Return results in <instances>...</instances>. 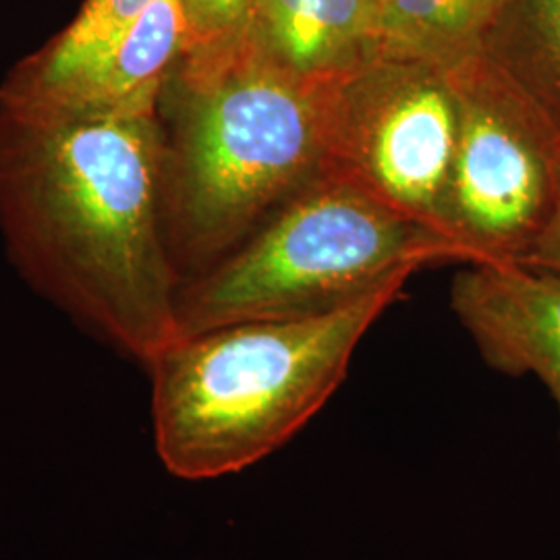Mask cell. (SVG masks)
Listing matches in <instances>:
<instances>
[{
	"mask_svg": "<svg viewBox=\"0 0 560 560\" xmlns=\"http://www.w3.org/2000/svg\"><path fill=\"white\" fill-rule=\"evenodd\" d=\"M159 113L0 101V233L21 277L143 368L179 337Z\"/></svg>",
	"mask_w": 560,
	"mask_h": 560,
	"instance_id": "6da1fadb",
	"label": "cell"
},
{
	"mask_svg": "<svg viewBox=\"0 0 560 560\" xmlns=\"http://www.w3.org/2000/svg\"><path fill=\"white\" fill-rule=\"evenodd\" d=\"M339 80L282 67L249 27L185 52L159 104L164 231L183 280L235 252L320 175Z\"/></svg>",
	"mask_w": 560,
	"mask_h": 560,
	"instance_id": "7a4b0ae2",
	"label": "cell"
},
{
	"mask_svg": "<svg viewBox=\"0 0 560 560\" xmlns=\"http://www.w3.org/2000/svg\"><path fill=\"white\" fill-rule=\"evenodd\" d=\"M411 277L397 275L330 312L171 340L145 365L162 467L179 480H219L287 446L339 390L361 339Z\"/></svg>",
	"mask_w": 560,
	"mask_h": 560,
	"instance_id": "3957f363",
	"label": "cell"
},
{
	"mask_svg": "<svg viewBox=\"0 0 560 560\" xmlns=\"http://www.w3.org/2000/svg\"><path fill=\"white\" fill-rule=\"evenodd\" d=\"M446 261L474 256L355 180L322 171L235 252L180 284L179 337L330 312L397 275Z\"/></svg>",
	"mask_w": 560,
	"mask_h": 560,
	"instance_id": "277c9868",
	"label": "cell"
},
{
	"mask_svg": "<svg viewBox=\"0 0 560 560\" xmlns=\"http://www.w3.org/2000/svg\"><path fill=\"white\" fill-rule=\"evenodd\" d=\"M457 138L448 62L382 48L337 83L324 171L465 247L451 224Z\"/></svg>",
	"mask_w": 560,
	"mask_h": 560,
	"instance_id": "5b68a950",
	"label": "cell"
},
{
	"mask_svg": "<svg viewBox=\"0 0 560 560\" xmlns=\"http://www.w3.org/2000/svg\"><path fill=\"white\" fill-rule=\"evenodd\" d=\"M448 69L459 104L453 231L476 264H517L559 201L560 129L481 48Z\"/></svg>",
	"mask_w": 560,
	"mask_h": 560,
	"instance_id": "8992f818",
	"label": "cell"
},
{
	"mask_svg": "<svg viewBox=\"0 0 560 560\" xmlns=\"http://www.w3.org/2000/svg\"><path fill=\"white\" fill-rule=\"evenodd\" d=\"M451 307L492 370L544 384L559 411L560 441V270L467 264L451 284Z\"/></svg>",
	"mask_w": 560,
	"mask_h": 560,
	"instance_id": "52a82bcc",
	"label": "cell"
},
{
	"mask_svg": "<svg viewBox=\"0 0 560 560\" xmlns=\"http://www.w3.org/2000/svg\"><path fill=\"white\" fill-rule=\"evenodd\" d=\"M187 50L183 0H154L90 71L38 96L0 101L34 102L80 115L159 113L164 85Z\"/></svg>",
	"mask_w": 560,
	"mask_h": 560,
	"instance_id": "ba28073f",
	"label": "cell"
},
{
	"mask_svg": "<svg viewBox=\"0 0 560 560\" xmlns=\"http://www.w3.org/2000/svg\"><path fill=\"white\" fill-rule=\"evenodd\" d=\"M249 32L282 67L337 80L384 46L381 0H256Z\"/></svg>",
	"mask_w": 560,
	"mask_h": 560,
	"instance_id": "9c48e42d",
	"label": "cell"
},
{
	"mask_svg": "<svg viewBox=\"0 0 560 560\" xmlns=\"http://www.w3.org/2000/svg\"><path fill=\"white\" fill-rule=\"evenodd\" d=\"M154 0H85L52 40L21 60L0 85V98H30L96 67Z\"/></svg>",
	"mask_w": 560,
	"mask_h": 560,
	"instance_id": "30bf717a",
	"label": "cell"
},
{
	"mask_svg": "<svg viewBox=\"0 0 560 560\" xmlns=\"http://www.w3.org/2000/svg\"><path fill=\"white\" fill-rule=\"evenodd\" d=\"M481 50L560 129V0H506Z\"/></svg>",
	"mask_w": 560,
	"mask_h": 560,
	"instance_id": "8fae6325",
	"label": "cell"
},
{
	"mask_svg": "<svg viewBox=\"0 0 560 560\" xmlns=\"http://www.w3.org/2000/svg\"><path fill=\"white\" fill-rule=\"evenodd\" d=\"M506 0H381L386 50L451 62L480 50Z\"/></svg>",
	"mask_w": 560,
	"mask_h": 560,
	"instance_id": "7c38bea8",
	"label": "cell"
},
{
	"mask_svg": "<svg viewBox=\"0 0 560 560\" xmlns=\"http://www.w3.org/2000/svg\"><path fill=\"white\" fill-rule=\"evenodd\" d=\"M189 23V50L217 46L241 36L254 15L256 0H183Z\"/></svg>",
	"mask_w": 560,
	"mask_h": 560,
	"instance_id": "4fadbf2b",
	"label": "cell"
},
{
	"mask_svg": "<svg viewBox=\"0 0 560 560\" xmlns=\"http://www.w3.org/2000/svg\"><path fill=\"white\" fill-rule=\"evenodd\" d=\"M517 264L546 268V270H560V196L550 221Z\"/></svg>",
	"mask_w": 560,
	"mask_h": 560,
	"instance_id": "5bb4252c",
	"label": "cell"
}]
</instances>
